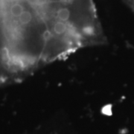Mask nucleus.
<instances>
[{
	"label": "nucleus",
	"mask_w": 134,
	"mask_h": 134,
	"mask_svg": "<svg viewBox=\"0 0 134 134\" xmlns=\"http://www.w3.org/2000/svg\"><path fill=\"white\" fill-rule=\"evenodd\" d=\"M125 3L134 12V0H125Z\"/></svg>",
	"instance_id": "f257e3e1"
}]
</instances>
